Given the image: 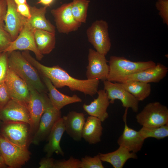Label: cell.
Listing matches in <instances>:
<instances>
[{"mask_svg":"<svg viewBox=\"0 0 168 168\" xmlns=\"http://www.w3.org/2000/svg\"><path fill=\"white\" fill-rule=\"evenodd\" d=\"M15 50L31 51L40 61L44 57L37 49L34 38V29L28 22L27 19L17 37L4 52L9 53Z\"/></svg>","mask_w":168,"mask_h":168,"instance_id":"cell-9","label":"cell"},{"mask_svg":"<svg viewBox=\"0 0 168 168\" xmlns=\"http://www.w3.org/2000/svg\"><path fill=\"white\" fill-rule=\"evenodd\" d=\"M17 11L23 16L28 19L31 17L30 6L27 4L16 5Z\"/></svg>","mask_w":168,"mask_h":168,"instance_id":"cell-36","label":"cell"},{"mask_svg":"<svg viewBox=\"0 0 168 168\" xmlns=\"http://www.w3.org/2000/svg\"><path fill=\"white\" fill-rule=\"evenodd\" d=\"M54 0H39L37 3H41L44 6H49L53 2Z\"/></svg>","mask_w":168,"mask_h":168,"instance_id":"cell-39","label":"cell"},{"mask_svg":"<svg viewBox=\"0 0 168 168\" xmlns=\"http://www.w3.org/2000/svg\"><path fill=\"white\" fill-rule=\"evenodd\" d=\"M66 133L74 140L80 141L82 129L85 122V115L82 113L70 111L62 117Z\"/></svg>","mask_w":168,"mask_h":168,"instance_id":"cell-20","label":"cell"},{"mask_svg":"<svg viewBox=\"0 0 168 168\" xmlns=\"http://www.w3.org/2000/svg\"></svg>","mask_w":168,"mask_h":168,"instance_id":"cell-43","label":"cell"},{"mask_svg":"<svg viewBox=\"0 0 168 168\" xmlns=\"http://www.w3.org/2000/svg\"><path fill=\"white\" fill-rule=\"evenodd\" d=\"M12 41L9 34L4 27H0V53L4 52Z\"/></svg>","mask_w":168,"mask_h":168,"instance_id":"cell-34","label":"cell"},{"mask_svg":"<svg viewBox=\"0 0 168 168\" xmlns=\"http://www.w3.org/2000/svg\"><path fill=\"white\" fill-rule=\"evenodd\" d=\"M0 152L8 167L18 168L29 160L31 153L27 148L12 142L0 133Z\"/></svg>","mask_w":168,"mask_h":168,"instance_id":"cell-5","label":"cell"},{"mask_svg":"<svg viewBox=\"0 0 168 168\" xmlns=\"http://www.w3.org/2000/svg\"><path fill=\"white\" fill-rule=\"evenodd\" d=\"M99 154L102 162L110 163L114 168H122L128 159L138 158L136 153L130 152L122 146H119L114 151L105 154L99 153Z\"/></svg>","mask_w":168,"mask_h":168,"instance_id":"cell-23","label":"cell"},{"mask_svg":"<svg viewBox=\"0 0 168 168\" xmlns=\"http://www.w3.org/2000/svg\"><path fill=\"white\" fill-rule=\"evenodd\" d=\"M51 13L54 18L57 29L60 33L68 34L77 30L82 25L72 14L71 2L64 3L57 8L52 9Z\"/></svg>","mask_w":168,"mask_h":168,"instance_id":"cell-11","label":"cell"},{"mask_svg":"<svg viewBox=\"0 0 168 168\" xmlns=\"http://www.w3.org/2000/svg\"><path fill=\"white\" fill-rule=\"evenodd\" d=\"M1 122L0 121V123H1Z\"/></svg>","mask_w":168,"mask_h":168,"instance_id":"cell-45","label":"cell"},{"mask_svg":"<svg viewBox=\"0 0 168 168\" xmlns=\"http://www.w3.org/2000/svg\"><path fill=\"white\" fill-rule=\"evenodd\" d=\"M0 121L2 123L23 122L30 125V116L27 104L11 99L0 109Z\"/></svg>","mask_w":168,"mask_h":168,"instance_id":"cell-12","label":"cell"},{"mask_svg":"<svg viewBox=\"0 0 168 168\" xmlns=\"http://www.w3.org/2000/svg\"><path fill=\"white\" fill-rule=\"evenodd\" d=\"M168 72V68L167 67L158 63L154 66L126 76L119 83L132 81L146 83H157L160 82L166 76Z\"/></svg>","mask_w":168,"mask_h":168,"instance_id":"cell-16","label":"cell"},{"mask_svg":"<svg viewBox=\"0 0 168 168\" xmlns=\"http://www.w3.org/2000/svg\"><path fill=\"white\" fill-rule=\"evenodd\" d=\"M155 6L163 23L168 26V0H157Z\"/></svg>","mask_w":168,"mask_h":168,"instance_id":"cell-32","label":"cell"},{"mask_svg":"<svg viewBox=\"0 0 168 168\" xmlns=\"http://www.w3.org/2000/svg\"><path fill=\"white\" fill-rule=\"evenodd\" d=\"M119 83L139 101L144 100L151 93V85L149 83L134 81Z\"/></svg>","mask_w":168,"mask_h":168,"instance_id":"cell-27","label":"cell"},{"mask_svg":"<svg viewBox=\"0 0 168 168\" xmlns=\"http://www.w3.org/2000/svg\"><path fill=\"white\" fill-rule=\"evenodd\" d=\"M8 53V69L23 80L28 86L40 93H46L47 88L41 80L38 72L24 58L21 53L15 50Z\"/></svg>","mask_w":168,"mask_h":168,"instance_id":"cell-2","label":"cell"},{"mask_svg":"<svg viewBox=\"0 0 168 168\" xmlns=\"http://www.w3.org/2000/svg\"><path fill=\"white\" fill-rule=\"evenodd\" d=\"M5 81L11 99L27 104L30 96V91L27 83L9 69H8Z\"/></svg>","mask_w":168,"mask_h":168,"instance_id":"cell-17","label":"cell"},{"mask_svg":"<svg viewBox=\"0 0 168 168\" xmlns=\"http://www.w3.org/2000/svg\"><path fill=\"white\" fill-rule=\"evenodd\" d=\"M30 96L27 105L30 116L31 133L37 129L40 118L47 107L51 104L46 93H41L28 86Z\"/></svg>","mask_w":168,"mask_h":168,"instance_id":"cell-7","label":"cell"},{"mask_svg":"<svg viewBox=\"0 0 168 168\" xmlns=\"http://www.w3.org/2000/svg\"><path fill=\"white\" fill-rule=\"evenodd\" d=\"M44 82L49 91L48 97L54 107L60 110L65 106L73 103L81 102L82 99L76 94L69 96L61 93L47 78L43 77Z\"/></svg>","mask_w":168,"mask_h":168,"instance_id":"cell-22","label":"cell"},{"mask_svg":"<svg viewBox=\"0 0 168 168\" xmlns=\"http://www.w3.org/2000/svg\"><path fill=\"white\" fill-rule=\"evenodd\" d=\"M102 122L96 117H88L82 132V137L90 144H96L101 141L102 134Z\"/></svg>","mask_w":168,"mask_h":168,"instance_id":"cell-24","label":"cell"},{"mask_svg":"<svg viewBox=\"0 0 168 168\" xmlns=\"http://www.w3.org/2000/svg\"><path fill=\"white\" fill-rule=\"evenodd\" d=\"M136 119L142 127L160 126L168 123V109L159 102H151L137 114Z\"/></svg>","mask_w":168,"mask_h":168,"instance_id":"cell-4","label":"cell"},{"mask_svg":"<svg viewBox=\"0 0 168 168\" xmlns=\"http://www.w3.org/2000/svg\"><path fill=\"white\" fill-rule=\"evenodd\" d=\"M81 168H104L99 154L93 157L86 156L81 160Z\"/></svg>","mask_w":168,"mask_h":168,"instance_id":"cell-30","label":"cell"},{"mask_svg":"<svg viewBox=\"0 0 168 168\" xmlns=\"http://www.w3.org/2000/svg\"><path fill=\"white\" fill-rule=\"evenodd\" d=\"M0 155H1V153H0Z\"/></svg>","mask_w":168,"mask_h":168,"instance_id":"cell-44","label":"cell"},{"mask_svg":"<svg viewBox=\"0 0 168 168\" xmlns=\"http://www.w3.org/2000/svg\"><path fill=\"white\" fill-rule=\"evenodd\" d=\"M128 109L126 108L123 116L125 124L124 128L121 135L117 140L119 146L126 147L129 151L136 153L141 149L144 140L142 138L139 131L129 128L127 123Z\"/></svg>","mask_w":168,"mask_h":168,"instance_id":"cell-18","label":"cell"},{"mask_svg":"<svg viewBox=\"0 0 168 168\" xmlns=\"http://www.w3.org/2000/svg\"><path fill=\"white\" fill-rule=\"evenodd\" d=\"M8 53L7 52L0 53V82L4 81L8 70Z\"/></svg>","mask_w":168,"mask_h":168,"instance_id":"cell-33","label":"cell"},{"mask_svg":"<svg viewBox=\"0 0 168 168\" xmlns=\"http://www.w3.org/2000/svg\"><path fill=\"white\" fill-rule=\"evenodd\" d=\"M0 133L12 142L27 148L31 134L30 125L26 123H2Z\"/></svg>","mask_w":168,"mask_h":168,"instance_id":"cell-8","label":"cell"},{"mask_svg":"<svg viewBox=\"0 0 168 168\" xmlns=\"http://www.w3.org/2000/svg\"><path fill=\"white\" fill-rule=\"evenodd\" d=\"M97 93V97L89 105L84 104L83 108L89 115L96 117L103 122L109 117L107 109L110 103L105 90L100 89Z\"/></svg>","mask_w":168,"mask_h":168,"instance_id":"cell-19","label":"cell"},{"mask_svg":"<svg viewBox=\"0 0 168 168\" xmlns=\"http://www.w3.org/2000/svg\"><path fill=\"white\" fill-rule=\"evenodd\" d=\"M109 72L106 80L119 82L125 76L155 66L156 63L150 60L134 62L122 56H111L108 62Z\"/></svg>","mask_w":168,"mask_h":168,"instance_id":"cell-3","label":"cell"},{"mask_svg":"<svg viewBox=\"0 0 168 168\" xmlns=\"http://www.w3.org/2000/svg\"><path fill=\"white\" fill-rule=\"evenodd\" d=\"M16 5L22 4H27L26 0H14Z\"/></svg>","mask_w":168,"mask_h":168,"instance_id":"cell-41","label":"cell"},{"mask_svg":"<svg viewBox=\"0 0 168 168\" xmlns=\"http://www.w3.org/2000/svg\"><path fill=\"white\" fill-rule=\"evenodd\" d=\"M8 167L5 161L1 156L0 155V168H6Z\"/></svg>","mask_w":168,"mask_h":168,"instance_id":"cell-40","label":"cell"},{"mask_svg":"<svg viewBox=\"0 0 168 168\" xmlns=\"http://www.w3.org/2000/svg\"><path fill=\"white\" fill-rule=\"evenodd\" d=\"M10 94L4 81L0 82V106H4L11 100Z\"/></svg>","mask_w":168,"mask_h":168,"instance_id":"cell-35","label":"cell"},{"mask_svg":"<svg viewBox=\"0 0 168 168\" xmlns=\"http://www.w3.org/2000/svg\"><path fill=\"white\" fill-rule=\"evenodd\" d=\"M90 2L89 0H73L71 2L72 14L79 22L82 24L86 23Z\"/></svg>","mask_w":168,"mask_h":168,"instance_id":"cell-28","label":"cell"},{"mask_svg":"<svg viewBox=\"0 0 168 168\" xmlns=\"http://www.w3.org/2000/svg\"><path fill=\"white\" fill-rule=\"evenodd\" d=\"M65 131L61 117L55 123L47 138L48 142L44 149V152L46 153V157H51L54 152L64 156V153L60 146V143Z\"/></svg>","mask_w":168,"mask_h":168,"instance_id":"cell-21","label":"cell"},{"mask_svg":"<svg viewBox=\"0 0 168 168\" xmlns=\"http://www.w3.org/2000/svg\"><path fill=\"white\" fill-rule=\"evenodd\" d=\"M103 81L104 89L107 94L110 103L113 104L116 100H119L124 107L130 108L135 113L138 112L139 101L119 83L112 82L107 80Z\"/></svg>","mask_w":168,"mask_h":168,"instance_id":"cell-10","label":"cell"},{"mask_svg":"<svg viewBox=\"0 0 168 168\" xmlns=\"http://www.w3.org/2000/svg\"><path fill=\"white\" fill-rule=\"evenodd\" d=\"M7 9L6 0H0V27H4V20Z\"/></svg>","mask_w":168,"mask_h":168,"instance_id":"cell-37","label":"cell"},{"mask_svg":"<svg viewBox=\"0 0 168 168\" xmlns=\"http://www.w3.org/2000/svg\"><path fill=\"white\" fill-rule=\"evenodd\" d=\"M105 56L92 49H89L87 79H97L103 81L106 80L110 69Z\"/></svg>","mask_w":168,"mask_h":168,"instance_id":"cell-14","label":"cell"},{"mask_svg":"<svg viewBox=\"0 0 168 168\" xmlns=\"http://www.w3.org/2000/svg\"><path fill=\"white\" fill-rule=\"evenodd\" d=\"M60 110L53 106L51 103L42 115L37 130L30 142L38 145L47 138L56 122L61 117Z\"/></svg>","mask_w":168,"mask_h":168,"instance_id":"cell-13","label":"cell"},{"mask_svg":"<svg viewBox=\"0 0 168 168\" xmlns=\"http://www.w3.org/2000/svg\"><path fill=\"white\" fill-rule=\"evenodd\" d=\"M34 35L37 49L43 55L49 54L55 48V33L44 30L34 29Z\"/></svg>","mask_w":168,"mask_h":168,"instance_id":"cell-26","label":"cell"},{"mask_svg":"<svg viewBox=\"0 0 168 168\" xmlns=\"http://www.w3.org/2000/svg\"><path fill=\"white\" fill-rule=\"evenodd\" d=\"M54 160L51 157H46L40 161L39 168H54Z\"/></svg>","mask_w":168,"mask_h":168,"instance_id":"cell-38","label":"cell"},{"mask_svg":"<svg viewBox=\"0 0 168 168\" xmlns=\"http://www.w3.org/2000/svg\"><path fill=\"white\" fill-rule=\"evenodd\" d=\"M1 108V107L0 106V109Z\"/></svg>","mask_w":168,"mask_h":168,"instance_id":"cell-42","label":"cell"},{"mask_svg":"<svg viewBox=\"0 0 168 168\" xmlns=\"http://www.w3.org/2000/svg\"><path fill=\"white\" fill-rule=\"evenodd\" d=\"M47 7L38 8L35 6H30L31 17L27 21L34 29L45 30L55 33V27L45 17Z\"/></svg>","mask_w":168,"mask_h":168,"instance_id":"cell-25","label":"cell"},{"mask_svg":"<svg viewBox=\"0 0 168 168\" xmlns=\"http://www.w3.org/2000/svg\"><path fill=\"white\" fill-rule=\"evenodd\" d=\"M26 59L43 77L48 78L56 88L66 86L72 91H78L92 96L97 93L100 83V80L98 79L81 80L75 78L59 66H45L30 54L27 55Z\"/></svg>","mask_w":168,"mask_h":168,"instance_id":"cell-1","label":"cell"},{"mask_svg":"<svg viewBox=\"0 0 168 168\" xmlns=\"http://www.w3.org/2000/svg\"><path fill=\"white\" fill-rule=\"evenodd\" d=\"M6 1L7 9L4 28L9 34L13 41L18 36L27 18L17 11L16 4L14 0Z\"/></svg>","mask_w":168,"mask_h":168,"instance_id":"cell-15","label":"cell"},{"mask_svg":"<svg viewBox=\"0 0 168 168\" xmlns=\"http://www.w3.org/2000/svg\"><path fill=\"white\" fill-rule=\"evenodd\" d=\"M81 160L72 156L67 160H57L54 161V168H81Z\"/></svg>","mask_w":168,"mask_h":168,"instance_id":"cell-31","label":"cell"},{"mask_svg":"<svg viewBox=\"0 0 168 168\" xmlns=\"http://www.w3.org/2000/svg\"><path fill=\"white\" fill-rule=\"evenodd\" d=\"M138 131L144 140L148 138L162 139L168 136V123L157 127H142Z\"/></svg>","mask_w":168,"mask_h":168,"instance_id":"cell-29","label":"cell"},{"mask_svg":"<svg viewBox=\"0 0 168 168\" xmlns=\"http://www.w3.org/2000/svg\"><path fill=\"white\" fill-rule=\"evenodd\" d=\"M86 34L88 41L96 50L105 56L111 47L108 23L103 20L95 21L87 28Z\"/></svg>","mask_w":168,"mask_h":168,"instance_id":"cell-6","label":"cell"}]
</instances>
